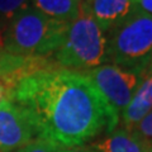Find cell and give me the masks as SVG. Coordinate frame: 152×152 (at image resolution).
Here are the masks:
<instances>
[{"label":"cell","mask_w":152,"mask_h":152,"mask_svg":"<svg viewBox=\"0 0 152 152\" xmlns=\"http://www.w3.org/2000/svg\"><path fill=\"white\" fill-rule=\"evenodd\" d=\"M7 100L27 113L38 137L58 147L80 146L108 128L109 113L85 72L41 71L17 84Z\"/></svg>","instance_id":"1"},{"label":"cell","mask_w":152,"mask_h":152,"mask_svg":"<svg viewBox=\"0 0 152 152\" xmlns=\"http://www.w3.org/2000/svg\"><path fill=\"white\" fill-rule=\"evenodd\" d=\"M69 22L56 20L34 8L18 13L4 32V51L15 56H52L64 41Z\"/></svg>","instance_id":"2"},{"label":"cell","mask_w":152,"mask_h":152,"mask_svg":"<svg viewBox=\"0 0 152 152\" xmlns=\"http://www.w3.org/2000/svg\"><path fill=\"white\" fill-rule=\"evenodd\" d=\"M53 58L62 69L89 71L107 62V37L94 19L80 9L79 15L69 23L64 41Z\"/></svg>","instance_id":"3"},{"label":"cell","mask_w":152,"mask_h":152,"mask_svg":"<svg viewBox=\"0 0 152 152\" xmlns=\"http://www.w3.org/2000/svg\"><path fill=\"white\" fill-rule=\"evenodd\" d=\"M108 60L141 75L152 52V15L136 9L107 38Z\"/></svg>","instance_id":"4"},{"label":"cell","mask_w":152,"mask_h":152,"mask_svg":"<svg viewBox=\"0 0 152 152\" xmlns=\"http://www.w3.org/2000/svg\"><path fill=\"white\" fill-rule=\"evenodd\" d=\"M100 93L109 113L107 131L112 133L119 123L121 113L128 107L140 84V75L115 65H102L85 71Z\"/></svg>","instance_id":"5"},{"label":"cell","mask_w":152,"mask_h":152,"mask_svg":"<svg viewBox=\"0 0 152 152\" xmlns=\"http://www.w3.org/2000/svg\"><path fill=\"white\" fill-rule=\"evenodd\" d=\"M37 134L27 113L9 100L0 103V152H14Z\"/></svg>","instance_id":"6"},{"label":"cell","mask_w":152,"mask_h":152,"mask_svg":"<svg viewBox=\"0 0 152 152\" xmlns=\"http://www.w3.org/2000/svg\"><path fill=\"white\" fill-rule=\"evenodd\" d=\"M80 9L89 14L103 32H110L136 10L132 0H81Z\"/></svg>","instance_id":"7"},{"label":"cell","mask_w":152,"mask_h":152,"mask_svg":"<svg viewBox=\"0 0 152 152\" xmlns=\"http://www.w3.org/2000/svg\"><path fill=\"white\" fill-rule=\"evenodd\" d=\"M152 84V75L141 74L140 84L131 103L122 112V126L123 129L132 132L136 126L151 112L152 102L150 96V89Z\"/></svg>","instance_id":"8"},{"label":"cell","mask_w":152,"mask_h":152,"mask_svg":"<svg viewBox=\"0 0 152 152\" xmlns=\"http://www.w3.org/2000/svg\"><path fill=\"white\" fill-rule=\"evenodd\" d=\"M91 148L98 152H150V143L136 132L113 131L105 138L96 140Z\"/></svg>","instance_id":"9"},{"label":"cell","mask_w":152,"mask_h":152,"mask_svg":"<svg viewBox=\"0 0 152 152\" xmlns=\"http://www.w3.org/2000/svg\"><path fill=\"white\" fill-rule=\"evenodd\" d=\"M81 0H32V8L61 22H72L80 13Z\"/></svg>","instance_id":"10"},{"label":"cell","mask_w":152,"mask_h":152,"mask_svg":"<svg viewBox=\"0 0 152 152\" xmlns=\"http://www.w3.org/2000/svg\"><path fill=\"white\" fill-rule=\"evenodd\" d=\"M31 4L32 0H0V27L7 28L8 23Z\"/></svg>","instance_id":"11"},{"label":"cell","mask_w":152,"mask_h":152,"mask_svg":"<svg viewBox=\"0 0 152 152\" xmlns=\"http://www.w3.org/2000/svg\"><path fill=\"white\" fill-rule=\"evenodd\" d=\"M58 148L60 147L53 142L38 137L36 140H32L26 146H23L22 148H19L17 152H57Z\"/></svg>","instance_id":"12"},{"label":"cell","mask_w":152,"mask_h":152,"mask_svg":"<svg viewBox=\"0 0 152 152\" xmlns=\"http://www.w3.org/2000/svg\"><path fill=\"white\" fill-rule=\"evenodd\" d=\"M133 132H136L138 136H141L143 140H146L151 147L152 145V110L136 126Z\"/></svg>","instance_id":"13"},{"label":"cell","mask_w":152,"mask_h":152,"mask_svg":"<svg viewBox=\"0 0 152 152\" xmlns=\"http://www.w3.org/2000/svg\"><path fill=\"white\" fill-rule=\"evenodd\" d=\"M136 9L152 15V0H132Z\"/></svg>","instance_id":"14"},{"label":"cell","mask_w":152,"mask_h":152,"mask_svg":"<svg viewBox=\"0 0 152 152\" xmlns=\"http://www.w3.org/2000/svg\"><path fill=\"white\" fill-rule=\"evenodd\" d=\"M57 152H98L90 146H74V147H60Z\"/></svg>","instance_id":"15"},{"label":"cell","mask_w":152,"mask_h":152,"mask_svg":"<svg viewBox=\"0 0 152 152\" xmlns=\"http://www.w3.org/2000/svg\"><path fill=\"white\" fill-rule=\"evenodd\" d=\"M142 74H148V75H152V52L150 53L148 61H147L146 67H145V70H143V71H142Z\"/></svg>","instance_id":"16"},{"label":"cell","mask_w":152,"mask_h":152,"mask_svg":"<svg viewBox=\"0 0 152 152\" xmlns=\"http://www.w3.org/2000/svg\"><path fill=\"white\" fill-rule=\"evenodd\" d=\"M3 100H5V89H4L3 84L0 83V103Z\"/></svg>","instance_id":"17"},{"label":"cell","mask_w":152,"mask_h":152,"mask_svg":"<svg viewBox=\"0 0 152 152\" xmlns=\"http://www.w3.org/2000/svg\"><path fill=\"white\" fill-rule=\"evenodd\" d=\"M150 96H151V102H152V84H151V89H150Z\"/></svg>","instance_id":"18"},{"label":"cell","mask_w":152,"mask_h":152,"mask_svg":"<svg viewBox=\"0 0 152 152\" xmlns=\"http://www.w3.org/2000/svg\"><path fill=\"white\" fill-rule=\"evenodd\" d=\"M150 152H152V145H151V147H150Z\"/></svg>","instance_id":"19"}]
</instances>
